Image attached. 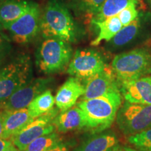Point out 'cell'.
I'll return each instance as SVG.
<instances>
[{
  "label": "cell",
  "instance_id": "cell-1",
  "mask_svg": "<svg viewBox=\"0 0 151 151\" xmlns=\"http://www.w3.org/2000/svg\"><path fill=\"white\" fill-rule=\"evenodd\" d=\"M40 32L45 39L55 38L68 43L78 39V29L68 6L61 0H49L40 19Z\"/></svg>",
  "mask_w": 151,
  "mask_h": 151
},
{
  "label": "cell",
  "instance_id": "cell-2",
  "mask_svg": "<svg viewBox=\"0 0 151 151\" xmlns=\"http://www.w3.org/2000/svg\"><path fill=\"white\" fill-rule=\"evenodd\" d=\"M121 105L122 94L118 90L101 97L83 99L77 106L83 111L87 127L98 133L111 127Z\"/></svg>",
  "mask_w": 151,
  "mask_h": 151
},
{
  "label": "cell",
  "instance_id": "cell-3",
  "mask_svg": "<svg viewBox=\"0 0 151 151\" xmlns=\"http://www.w3.org/2000/svg\"><path fill=\"white\" fill-rule=\"evenodd\" d=\"M29 56L20 54L0 69V104L32 79Z\"/></svg>",
  "mask_w": 151,
  "mask_h": 151
},
{
  "label": "cell",
  "instance_id": "cell-4",
  "mask_svg": "<svg viewBox=\"0 0 151 151\" xmlns=\"http://www.w3.org/2000/svg\"><path fill=\"white\" fill-rule=\"evenodd\" d=\"M111 69L119 82L151 74V50L141 48L118 54L113 58Z\"/></svg>",
  "mask_w": 151,
  "mask_h": 151
},
{
  "label": "cell",
  "instance_id": "cell-5",
  "mask_svg": "<svg viewBox=\"0 0 151 151\" xmlns=\"http://www.w3.org/2000/svg\"><path fill=\"white\" fill-rule=\"evenodd\" d=\"M72 58V48L61 39H46L36 52V65L41 72L52 74L65 70Z\"/></svg>",
  "mask_w": 151,
  "mask_h": 151
},
{
  "label": "cell",
  "instance_id": "cell-6",
  "mask_svg": "<svg viewBox=\"0 0 151 151\" xmlns=\"http://www.w3.org/2000/svg\"><path fill=\"white\" fill-rule=\"evenodd\" d=\"M116 119L122 134H135L151 127V105L125 101L119 108Z\"/></svg>",
  "mask_w": 151,
  "mask_h": 151
},
{
  "label": "cell",
  "instance_id": "cell-7",
  "mask_svg": "<svg viewBox=\"0 0 151 151\" xmlns=\"http://www.w3.org/2000/svg\"><path fill=\"white\" fill-rule=\"evenodd\" d=\"M106 66L102 55L97 50L78 49L71 58L67 71L71 76L86 81L102 71Z\"/></svg>",
  "mask_w": 151,
  "mask_h": 151
},
{
  "label": "cell",
  "instance_id": "cell-8",
  "mask_svg": "<svg viewBox=\"0 0 151 151\" xmlns=\"http://www.w3.org/2000/svg\"><path fill=\"white\" fill-rule=\"evenodd\" d=\"M58 113L59 109L53 108L42 116L34 119L21 131L11 138V142L19 150L24 151L37 138L54 132L55 127L52 122Z\"/></svg>",
  "mask_w": 151,
  "mask_h": 151
},
{
  "label": "cell",
  "instance_id": "cell-9",
  "mask_svg": "<svg viewBox=\"0 0 151 151\" xmlns=\"http://www.w3.org/2000/svg\"><path fill=\"white\" fill-rule=\"evenodd\" d=\"M41 12L39 5L33 2L26 14L6 28L10 34L11 40L19 44L32 42L40 32Z\"/></svg>",
  "mask_w": 151,
  "mask_h": 151
},
{
  "label": "cell",
  "instance_id": "cell-10",
  "mask_svg": "<svg viewBox=\"0 0 151 151\" xmlns=\"http://www.w3.org/2000/svg\"><path fill=\"white\" fill-rule=\"evenodd\" d=\"M53 79L52 78H37L32 79L28 83L14 92L8 99L0 104V109L16 110L27 108L37 96L48 90Z\"/></svg>",
  "mask_w": 151,
  "mask_h": 151
},
{
  "label": "cell",
  "instance_id": "cell-11",
  "mask_svg": "<svg viewBox=\"0 0 151 151\" xmlns=\"http://www.w3.org/2000/svg\"><path fill=\"white\" fill-rule=\"evenodd\" d=\"M116 78L112 69L106 66L102 71L86 81L83 99L101 97L109 92L120 90Z\"/></svg>",
  "mask_w": 151,
  "mask_h": 151
},
{
  "label": "cell",
  "instance_id": "cell-12",
  "mask_svg": "<svg viewBox=\"0 0 151 151\" xmlns=\"http://www.w3.org/2000/svg\"><path fill=\"white\" fill-rule=\"evenodd\" d=\"M120 93L130 103L151 105V76L120 82Z\"/></svg>",
  "mask_w": 151,
  "mask_h": 151
},
{
  "label": "cell",
  "instance_id": "cell-13",
  "mask_svg": "<svg viewBox=\"0 0 151 151\" xmlns=\"http://www.w3.org/2000/svg\"><path fill=\"white\" fill-rule=\"evenodd\" d=\"M145 16H139L131 23L122 28L108 42L109 50L116 51L132 44L140 37L144 29Z\"/></svg>",
  "mask_w": 151,
  "mask_h": 151
},
{
  "label": "cell",
  "instance_id": "cell-14",
  "mask_svg": "<svg viewBox=\"0 0 151 151\" xmlns=\"http://www.w3.org/2000/svg\"><path fill=\"white\" fill-rule=\"evenodd\" d=\"M85 86L78 78L71 76L60 87L57 92L55 104L60 111L72 108L78 98L84 94Z\"/></svg>",
  "mask_w": 151,
  "mask_h": 151
},
{
  "label": "cell",
  "instance_id": "cell-15",
  "mask_svg": "<svg viewBox=\"0 0 151 151\" xmlns=\"http://www.w3.org/2000/svg\"><path fill=\"white\" fill-rule=\"evenodd\" d=\"M2 110L4 139H10L20 132L34 119L27 108L16 110Z\"/></svg>",
  "mask_w": 151,
  "mask_h": 151
},
{
  "label": "cell",
  "instance_id": "cell-16",
  "mask_svg": "<svg viewBox=\"0 0 151 151\" xmlns=\"http://www.w3.org/2000/svg\"><path fill=\"white\" fill-rule=\"evenodd\" d=\"M52 124L59 133H67L87 127L86 116L78 106L58 113Z\"/></svg>",
  "mask_w": 151,
  "mask_h": 151
},
{
  "label": "cell",
  "instance_id": "cell-17",
  "mask_svg": "<svg viewBox=\"0 0 151 151\" xmlns=\"http://www.w3.org/2000/svg\"><path fill=\"white\" fill-rule=\"evenodd\" d=\"M118 143L114 132L102 131L88 137L72 151H110Z\"/></svg>",
  "mask_w": 151,
  "mask_h": 151
},
{
  "label": "cell",
  "instance_id": "cell-18",
  "mask_svg": "<svg viewBox=\"0 0 151 151\" xmlns=\"http://www.w3.org/2000/svg\"><path fill=\"white\" fill-rule=\"evenodd\" d=\"M32 4L25 0H3L0 6V22L3 29L26 14Z\"/></svg>",
  "mask_w": 151,
  "mask_h": 151
},
{
  "label": "cell",
  "instance_id": "cell-19",
  "mask_svg": "<svg viewBox=\"0 0 151 151\" xmlns=\"http://www.w3.org/2000/svg\"><path fill=\"white\" fill-rule=\"evenodd\" d=\"M92 23L97 25L99 29L97 38L91 42L92 46H98L102 41L109 42L123 27L118 16L110 17L102 21L92 22Z\"/></svg>",
  "mask_w": 151,
  "mask_h": 151
},
{
  "label": "cell",
  "instance_id": "cell-20",
  "mask_svg": "<svg viewBox=\"0 0 151 151\" xmlns=\"http://www.w3.org/2000/svg\"><path fill=\"white\" fill-rule=\"evenodd\" d=\"M105 0H70L67 6L78 17L92 20Z\"/></svg>",
  "mask_w": 151,
  "mask_h": 151
},
{
  "label": "cell",
  "instance_id": "cell-21",
  "mask_svg": "<svg viewBox=\"0 0 151 151\" xmlns=\"http://www.w3.org/2000/svg\"><path fill=\"white\" fill-rule=\"evenodd\" d=\"M55 99L50 90H46L37 96L27 106L29 114L33 118L42 116L53 109Z\"/></svg>",
  "mask_w": 151,
  "mask_h": 151
},
{
  "label": "cell",
  "instance_id": "cell-22",
  "mask_svg": "<svg viewBox=\"0 0 151 151\" xmlns=\"http://www.w3.org/2000/svg\"><path fill=\"white\" fill-rule=\"evenodd\" d=\"M137 0H105L102 6L93 17L91 22H99L117 16L122 10Z\"/></svg>",
  "mask_w": 151,
  "mask_h": 151
},
{
  "label": "cell",
  "instance_id": "cell-23",
  "mask_svg": "<svg viewBox=\"0 0 151 151\" xmlns=\"http://www.w3.org/2000/svg\"><path fill=\"white\" fill-rule=\"evenodd\" d=\"M62 141L61 138L56 132L41 136L33 141L24 151H48Z\"/></svg>",
  "mask_w": 151,
  "mask_h": 151
},
{
  "label": "cell",
  "instance_id": "cell-24",
  "mask_svg": "<svg viewBox=\"0 0 151 151\" xmlns=\"http://www.w3.org/2000/svg\"><path fill=\"white\" fill-rule=\"evenodd\" d=\"M127 141L138 151H151V127L135 134L128 136Z\"/></svg>",
  "mask_w": 151,
  "mask_h": 151
},
{
  "label": "cell",
  "instance_id": "cell-25",
  "mask_svg": "<svg viewBox=\"0 0 151 151\" xmlns=\"http://www.w3.org/2000/svg\"><path fill=\"white\" fill-rule=\"evenodd\" d=\"M137 5V1L132 2L117 15L123 27L131 23L139 16V14Z\"/></svg>",
  "mask_w": 151,
  "mask_h": 151
},
{
  "label": "cell",
  "instance_id": "cell-26",
  "mask_svg": "<svg viewBox=\"0 0 151 151\" xmlns=\"http://www.w3.org/2000/svg\"><path fill=\"white\" fill-rule=\"evenodd\" d=\"M11 39L6 34L0 31V65L5 62L12 50Z\"/></svg>",
  "mask_w": 151,
  "mask_h": 151
},
{
  "label": "cell",
  "instance_id": "cell-27",
  "mask_svg": "<svg viewBox=\"0 0 151 151\" xmlns=\"http://www.w3.org/2000/svg\"><path fill=\"white\" fill-rule=\"evenodd\" d=\"M48 151H70V145L67 142L60 141Z\"/></svg>",
  "mask_w": 151,
  "mask_h": 151
},
{
  "label": "cell",
  "instance_id": "cell-28",
  "mask_svg": "<svg viewBox=\"0 0 151 151\" xmlns=\"http://www.w3.org/2000/svg\"><path fill=\"white\" fill-rule=\"evenodd\" d=\"M110 151H138L136 150L135 148H131V147L126 146H122V145L117 144L113 148L111 149Z\"/></svg>",
  "mask_w": 151,
  "mask_h": 151
},
{
  "label": "cell",
  "instance_id": "cell-29",
  "mask_svg": "<svg viewBox=\"0 0 151 151\" xmlns=\"http://www.w3.org/2000/svg\"><path fill=\"white\" fill-rule=\"evenodd\" d=\"M12 142L11 141H9L8 139H0V151L4 150Z\"/></svg>",
  "mask_w": 151,
  "mask_h": 151
},
{
  "label": "cell",
  "instance_id": "cell-30",
  "mask_svg": "<svg viewBox=\"0 0 151 151\" xmlns=\"http://www.w3.org/2000/svg\"><path fill=\"white\" fill-rule=\"evenodd\" d=\"M4 133L3 119H2V110L0 109V139H2Z\"/></svg>",
  "mask_w": 151,
  "mask_h": 151
},
{
  "label": "cell",
  "instance_id": "cell-31",
  "mask_svg": "<svg viewBox=\"0 0 151 151\" xmlns=\"http://www.w3.org/2000/svg\"><path fill=\"white\" fill-rule=\"evenodd\" d=\"M4 151H21V150H19V149L17 148L14 144H13V143H11V144L9 145V146L7 147V148H6Z\"/></svg>",
  "mask_w": 151,
  "mask_h": 151
},
{
  "label": "cell",
  "instance_id": "cell-32",
  "mask_svg": "<svg viewBox=\"0 0 151 151\" xmlns=\"http://www.w3.org/2000/svg\"><path fill=\"white\" fill-rule=\"evenodd\" d=\"M2 1L3 0H0V6H1V2H2ZM2 29H3V27H2V25H1V22H0V31H1Z\"/></svg>",
  "mask_w": 151,
  "mask_h": 151
},
{
  "label": "cell",
  "instance_id": "cell-33",
  "mask_svg": "<svg viewBox=\"0 0 151 151\" xmlns=\"http://www.w3.org/2000/svg\"><path fill=\"white\" fill-rule=\"evenodd\" d=\"M146 2L148 3V6H150V8L151 9V0H146Z\"/></svg>",
  "mask_w": 151,
  "mask_h": 151
}]
</instances>
